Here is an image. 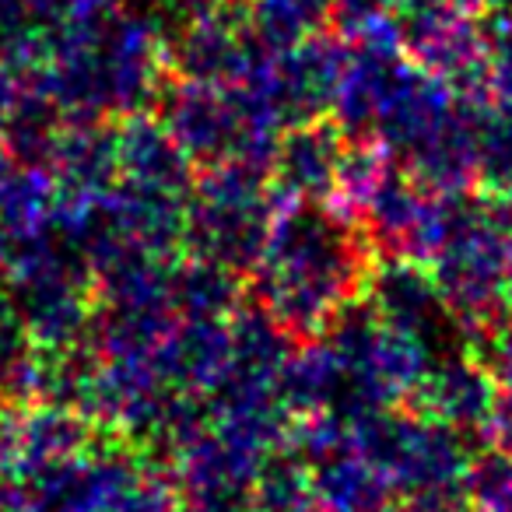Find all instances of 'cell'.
<instances>
[{"instance_id": "obj_5", "label": "cell", "mask_w": 512, "mask_h": 512, "mask_svg": "<svg viewBox=\"0 0 512 512\" xmlns=\"http://www.w3.org/2000/svg\"><path fill=\"white\" fill-rule=\"evenodd\" d=\"M344 148L334 130L320 123H306L299 134L281 141L274 165L285 190H292L299 200H320L327 190H334L344 176Z\"/></svg>"}, {"instance_id": "obj_7", "label": "cell", "mask_w": 512, "mask_h": 512, "mask_svg": "<svg viewBox=\"0 0 512 512\" xmlns=\"http://www.w3.org/2000/svg\"><path fill=\"white\" fill-rule=\"evenodd\" d=\"M25 327L22 313L8 299H0V393L18 386L25 372H32V362L25 355Z\"/></svg>"}, {"instance_id": "obj_6", "label": "cell", "mask_w": 512, "mask_h": 512, "mask_svg": "<svg viewBox=\"0 0 512 512\" xmlns=\"http://www.w3.org/2000/svg\"><path fill=\"white\" fill-rule=\"evenodd\" d=\"M330 0H256L253 25L274 50H292L309 43L316 29L327 22Z\"/></svg>"}, {"instance_id": "obj_2", "label": "cell", "mask_w": 512, "mask_h": 512, "mask_svg": "<svg viewBox=\"0 0 512 512\" xmlns=\"http://www.w3.org/2000/svg\"><path fill=\"white\" fill-rule=\"evenodd\" d=\"M190 235L211 267H239L260 256L271 232V197L253 165L225 162L186 211Z\"/></svg>"}, {"instance_id": "obj_12", "label": "cell", "mask_w": 512, "mask_h": 512, "mask_svg": "<svg viewBox=\"0 0 512 512\" xmlns=\"http://www.w3.org/2000/svg\"><path fill=\"white\" fill-rule=\"evenodd\" d=\"M509 292H512V267H509Z\"/></svg>"}, {"instance_id": "obj_11", "label": "cell", "mask_w": 512, "mask_h": 512, "mask_svg": "<svg viewBox=\"0 0 512 512\" xmlns=\"http://www.w3.org/2000/svg\"><path fill=\"white\" fill-rule=\"evenodd\" d=\"M495 4H505V8H509V11H512V0H495Z\"/></svg>"}, {"instance_id": "obj_9", "label": "cell", "mask_w": 512, "mask_h": 512, "mask_svg": "<svg viewBox=\"0 0 512 512\" xmlns=\"http://www.w3.org/2000/svg\"><path fill=\"white\" fill-rule=\"evenodd\" d=\"M491 376L502 397H512V327H505L491 344Z\"/></svg>"}, {"instance_id": "obj_4", "label": "cell", "mask_w": 512, "mask_h": 512, "mask_svg": "<svg viewBox=\"0 0 512 512\" xmlns=\"http://www.w3.org/2000/svg\"><path fill=\"white\" fill-rule=\"evenodd\" d=\"M425 400V414L435 421L460 428H488V418L495 411L498 386L491 369H481L477 362H442L432 365L428 376L418 386Z\"/></svg>"}, {"instance_id": "obj_8", "label": "cell", "mask_w": 512, "mask_h": 512, "mask_svg": "<svg viewBox=\"0 0 512 512\" xmlns=\"http://www.w3.org/2000/svg\"><path fill=\"white\" fill-rule=\"evenodd\" d=\"M337 8V15L351 25H372L376 18H383L386 11L404 8V0H330Z\"/></svg>"}, {"instance_id": "obj_10", "label": "cell", "mask_w": 512, "mask_h": 512, "mask_svg": "<svg viewBox=\"0 0 512 512\" xmlns=\"http://www.w3.org/2000/svg\"><path fill=\"white\" fill-rule=\"evenodd\" d=\"M295 512H334V509H295Z\"/></svg>"}, {"instance_id": "obj_3", "label": "cell", "mask_w": 512, "mask_h": 512, "mask_svg": "<svg viewBox=\"0 0 512 512\" xmlns=\"http://www.w3.org/2000/svg\"><path fill=\"white\" fill-rule=\"evenodd\" d=\"M509 232L498 214L477 211L470 221L453 214L446 242L439 246V292L453 313L470 320H488L498 288L509 271Z\"/></svg>"}, {"instance_id": "obj_1", "label": "cell", "mask_w": 512, "mask_h": 512, "mask_svg": "<svg viewBox=\"0 0 512 512\" xmlns=\"http://www.w3.org/2000/svg\"><path fill=\"white\" fill-rule=\"evenodd\" d=\"M365 278V235L323 211L320 200H299L267 232L256 264V299L285 334H320L351 306Z\"/></svg>"}]
</instances>
